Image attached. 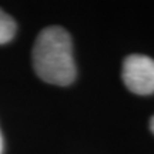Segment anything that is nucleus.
<instances>
[{
    "instance_id": "1",
    "label": "nucleus",
    "mask_w": 154,
    "mask_h": 154,
    "mask_svg": "<svg viewBox=\"0 0 154 154\" xmlns=\"http://www.w3.org/2000/svg\"><path fill=\"white\" fill-rule=\"evenodd\" d=\"M33 67L37 76L54 86H69L76 79L70 34L60 26H50L38 33L33 46Z\"/></svg>"
},
{
    "instance_id": "2",
    "label": "nucleus",
    "mask_w": 154,
    "mask_h": 154,
    "mask_svg": "<svg viewBox=\"0 0 154 154\" xmlns=\"http://www.w3.org/2000/svg\"><path fill=\"white\" fill-rule=\"evenodd\" d=\"M123 82L134 94L154 93V59L144 54H130L123 63Z\"/></svg>"
},
{
    "instance_id": "3",
    "label": "nucleus",
    "mask_w": 154,
    "mask_h": 154,
    "mask_svg": "<svg viewBox=\"0 0 154 154\" xmlns=\"http://www.w3.org/2000/svg\"><path fill=\"white\" fill-rule=\"evenodd\" d=\"M16 33V23L7 13L0 9V44L9 43Z\"/></svg>"
},
{
    "instance_id": "4",
    "label": "nucleus",
    "mask_w": 154,
    "mask_h": 154,
    "mask_svg": "<svg viewBox=\"0 0 154 154\" xmlns=\"http://www.w3.org/2000/svg\"><path fill=\"white\" fill-rule=\"evenodd\" d=\"M150 128H151V131L154 133V116L150 119Z\"/></svg>"
},
{
    "instance_id": "5",
    "label": "nucleus",
    "mask_w": 154,
    "mask_h": 154,
    "mask_svg": "<svg viewBox=\"0 0 154 154\" xmlns=\"http://www.w3.org/2000/svg\"><path fill=\"white\" fill-rule=\"evenodd\" d=\"M3 151V138H2V133H0V154Z\"/></svg>"
}]
</instances>
